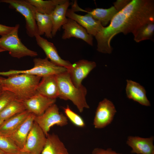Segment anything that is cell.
Segmentation results:
<instances>
[{
  "instance_id": "1",
  "label": "cell",
  "mask_w": 154,
  "mask_h": 154,
  "mask_svg": "<svg viewBox=\"0 0 154 154\" xmlns=\"http://www.w3.org/2000/svg\"><path fill=\"white\" fill-rule=\"evenodd\" d=\"M154 21V1L132 0L114 16L109 25L95 36L97 50L105 54L112 53L111 40L120 33H132L143 24Z\"/></svg>"
},
{
  "instance_id": "2",
  "label": "cell",
  "mask_w": 154,
  "mask_h": 154,
  "mask_svg": "<svg viewBox=\"0 0 154 154\" xmlns=\"http://www.w3.org/2000/svg\"><path fill=\"white\" fill-rule=\"evenodd\" d=\"M7 78L0 76V85L2 90L9 91L17 100L21 102L36 94V89L41 77L21 74L10 75Z\"/></svg>"
},
{
  "instance_id": "3",
  "label": "cell",
  "mask_w": 154,
  "mask_h": 154,
  "mask_svg": "<svg viewBox=\"0 0 154 154\" xmlns=\"http://www.w3.org/2000/svg\"><path fill=\"white\" fill-rule=\"evenodd\" d=\"M59 90L58 98L64 100H70L76 107L80 112L89 106L86 99L87 90L82 85L78 88L72 82L66 71L56 75Z\"/></svg>"
},
{
  "instance_id": "4",
  "label": "cell",
  "mask_w": 154,
  "mask_h": 154,
  "mask_svg": "<svg viewBox=\"0 0 154 154\" xmlns=\"http://www.w3.org/2000/svg\"><path fill=\"white\" fill-rule=\"evenodd\" d=\"M19 24H16L10 32L0 38V48L8 51L11 56L18 58L27 56H37V52L28 48L19 37Z\"/></svg>"
},
{
  "instance_id": "5",
  "label": "cell",
  "mask_w": 154,
  "mask_h": 154,
  "mask_svg": "<svg viewBox=\"0 0 154 154\" xmlns=\"http://www.w3.org/2000/svg\"><path fill=\"white\" fill-rule=\"evenodd\" d=\"M34 67L29 69L24 70H10L0 72V75L8 76L21 74H27L41 78L49 75H56L67 71L65 68L57 66L47 58H35L33 60Z\"/></svg>"
},
{
  "instance_id": "6",
  "label": "cell",
  "mask_w": 154,
  "mask_h": 154,
  "mask_svg": "<svg viewBox=\"0 0 154 154\" xmlns=\"http://www.w3.org/2000/svg\"><path fill=\"white\" fill-rule=\"evenodd\" d=\"M0 2L8 3L9 7L14 9L25 18L26 33L30 37L37 34V28L35 19L36 10L27 0H1Z\"/></svg>"
},
{
  "instance_id": "7",
  "label": "cell",
  "mask_w": 154,
  "mask_h": 154,
  "mask_svg": "<svg viewBox=\"0 0 154 154\" xmlns=\"http://www.w3.org/2000/svg\"><path fill=\"white\" fill-rule=\"evenodd\" d=\"M34 121L42 129L46 136L50 128L56 125L60 127L66 125L68 123V119L59 111L57 106L54 104L48 108L42 115L35 116Z\"/></svg>"
},
{
  "instance_id": "8",
  "label": "cell",
  "mask_w": 154,
  "mask_h": 154,
  "mask_svg": "<svg viewBox=\"0 0 154 154\" xmlns=\"http://www.w3.org/2000/svg\"><path fill=\"white\" fill-rule=\"evenodd\" d=\"M116 112L113 102L107 98L104 99L96 108L93 122L94 127L100 129L106 127L112 123Z\"/></svg>"
},
{
  "instance_id": "9",
  "label": "cell",
  "mask_w": 154,
  "mask_h": 154,
  "mask_svg": "<svg viewBox=\"0 0 154 154\" xmlns=\"http://www.w3.org/2000/svg\"><path fill=\"white\" fill-rule=\"evenodd\" d=\"M46 136L34 121L27 136L25 144L20 151L35 154H40L44 145Z\"/></svg>"
},
{
  "instance_id": "10",
  "label": "cell",
  "mask_w": 154,
  "mask_h": 154,
  "mask_svg": "<svg viewBox=\"0 0 154 154\" xmlns=\"http://www.w3.org/2000/svg\"><path fill=\"white\" fill-rule=\"evenodd\" d=\"M96 66L94 62L81 60L72 64L70 68L67 69V72L73 84L79 88L83 85V80Z\"/></svg>"
},
{
  "instance_id": "11",
  "label": "cell",
  "mask_w": 154,
  "mask_h": 154,
  "mask_svg": "<svg viewBox=\"0 0 154 154\" xmlns=\"http://www.w3.org/2000/svg\"><path fill=\"white\" fill-rule=\"evenodd\" d=\"M62 27L64 29L62 36V39L65 40L75 37L82 40L91 46L93 45V36L74 20L68 18Z\"/></svg>"
},
{
  "instance_id": "12",
  "label": "cell",
  "mask_w": 154,
  "mask_h": 154,
  "mask_svg": "<svg viewBox=\"0 0 154 154\" xmlns=\"http://www.w3.org/2000/svg\"><path fill=\"white\" fill-rule=\"evenodd\" d=\"M37 45L43 50L48 59L54 64L66 68H70L72 64L69 61L62 59L59 55L53 44L37 34L35 37Z\"/></svg>"
},
{
  "instance_id": "13",
  "label": "cell",
  "mask_w": 154,
  "mask_h": 154,
  "mask_svg": "<svg viewBox=\"0 0 154 154\" xmlns=\"http://www.w3.org/2000/svg\"><path fill=\"white\" fill-rule=\"evenodd\" d=\"M66 16L75 21L93 36L95 37L104 27L99 21L94 19L88 13L85 15H79L71 9H68Z\"/></svg>"
},
{
  "instance_id": "14",
  "label": "cell",
  "mask_w": 154,
  "mask_h": 154,
  "mask_svg": "<svg viewBox=\"0 0 154 154\" xmlns=\"http://www.w3.org/2000/svg\"><path fill=\"white\" fill-rule=\"evenodd\" d=\"M56 101V99H50L36 93L23 102L26 110L36 116H40L55 104Z\"/></svg>"
},
{
  "instance_id": "15",
  "label": "cell",
  "mask_w": 154,
  "mask_h": 154,
  "mask_svg": "<svg viewBox=\"0 0 154 154\" xmlns=\"http://www.w3.org/2000/svg\"><path fill=\"white\" fill-rule=\"evenodd\" d=\"M71 9L74 12L81 11L90 14L94 19L99 21L103 27L106 26L118 12L114 6L107 9L97 8L90 11H87L80 7L76 1H74Z\"/></svg>"
},
{
  "instance_id": "16",
  "label": "cell",
  "mask_w": 154,
  "mask_h": 154,
  "mask_svg": "<svg viewBox=\"0 0 154 154\" xmlns=\"http://www.w3.org/2000/svg\"><path fill=\"white\" fill-rule=\"evenodd\" d=\"M154 140L153 136L143 138L130 136L127 138L126 144L131 148V153L154 154Z\"/></svg>"
},
{
  "instance_id": "17",
  "label": "cell",
  "mask_w": 154,
  "mask_h": 154,
  "mask_svg": "<svg viewBox=\"0 0 154 154\" xmlns=\"http://www.w3.org/2000/svg\"><path fill=\"white\" fill-rule=\"evenodd\" d=\"M36 93L51 99L58 98V88L56 75L42 77L37 88Z\"/></svg>"
},
{
  "instance_id": "18",
  "label": "cell",
  "mask_w": 154,
  "mask_h": 154,
  "mask_svg": "<svg viewBox=\"0 0 154 154\" xmlns=\"http://www.w3.org/2000/svg\"><path fill=\"white\" fill-rule=\"evenodd\" d=\"M36 116L30 113L16 131L9 136L20 149L24 147L26 141L34 122Z\"/></svg>"
},
{
  "instance_id": "19",
  "label": "cell",
  "mask_w": 154,
  "mask_h": 154,
  "mask_svg": "<svg viewBox=\"0 0 154 154\" xmlns=\"http://www.w3.org/2000/svg\"><path fill=\"white\" fill-rule=\"evenodd\" d=\"M126 92L127 97L141 105L148 106L151 105L147 99L144 88L139 84L131 80H127Z\"/></svg>"
},
{
  "instance_id": "20",
  "label": "cell",
  "mask_w": 154,
  "mask_h": 154,
  "mask_svg": "<svg viewBox=\"0 0 154 154\" xmlns=\"http://www.w3.org/2000/svg\"><path fill=\"white\" fill-rule=\"evenodd\" d=\"M30 113L26 110L3 121L0 124V135L8 137L11 135Z\"/></svg>"
},
{
  "instance_id": "21",
  "label": "cell",
  "mask_w": 154,
  "mask_h": 154,
  "mask_svg": "<svg viewBox=\"0 0 154 154\" xmlns=\"http://www.w3.org/2000/svg\"><path fill=\"white\" fill-rule=\"evenodd\" d=\"M70 4L69 1L66 0L64 3L57 5L50 15L52 23L53 37L55 36L57 31L67 21L66 14Z\"/></svg>"
},
{
  "instance_id": "22",
  "label": "cell",
  "mask_w": 154,
  "mask_h": 154,
  "mask_svg": "<svg viewBox=\"0 0 154 154\" xmlns=\"http://www.w3.org/2000/svg\"><path fill=\"white\" fill-rule=\"evenodd\" d=\"M40 154H69L58 136L53 133L46 136V142Z\"/></svg>"
},
{
  "instance_id": "23",
  "label": "cell",
  "mask_w": 154,
  "mask_h": 154,
  "mask_svg": "<svg viewBox=\"0 0 154 154\" xmlns=\"http://www.w3.org/2000/svg\"><path fill=\"white\" fill-rule=\"evenodd\" d=\"M35 19L37 28V34H45L48 38H51L52 23L50 15L42 14L36 11Z\"/></svg>"
},
{
  "instance_id": "24",
  "label": "cell",
  "mask_w": 154,
  "mask_h": 154,
  "mask_svg": "<svg viewBox=\"0 0 154 154\" xmlns=\"http://www.w3.org/2000/svg\"><path fill=\"white\" fill-rule=\"evenodd\" d=\"M66 0H27L35 8L37 12L50 15L56 6L64 2Z\"/></svg>"
},
{
  "instance_id": "25",
  "label": "cell",
  "mask_w": 154,
  "mask_h": 154,
  "mask_svg": "<svg viewBox=\"0 0 154 154\" xmlns=\"http://www.w3.org/2000/svg\"><path fill=\"white\" fill-rule=\"evenodd\" d=\"M26 110L23 102L14 100L0 111V119L3 121Z\"/></svg>"
},
{
  "instance_id": "26",
  "label": "cell",
  "mask_w": 154,
  "mask_h": 154,
  "mask_svg": "<svg viewBox=\"0 0 154 154\" xmlns=\"http://www.w3.org/2000/svg\"><path fill=\"white\" fill-rule=\"evenodd\" d=\"M154 32V21L146 23L137 28L133 33L134 40L137 42L151 39Z\"/></svg>"
},
{
  "instance_id": "27",
  "label": "cell",
  "mask_w": 154,
  "mask_h": 154,
  "mask_svg": "<svg viewBox=\"0 0 154 154\" xmlns=\"http://www.w3.org/2000/svg\"><path fill=\"white\" fill-rule=\"evenodd\" d=\"M0 149L9 154H17L20 151L9 137L0 135Z\"/></svg>"
},
{
  "instance_id": "28",
  "label": "cell",
  "mask_w": 154,
  "mask_h": 154,
  "mask_svg": "<svg viewBox=\"0 0 154 154\" xmlns=\"http://www.w3.org/2000/svg\"><path fill=\"white\" fill-rule=\"evenodd\" d=\"M64 110L67 119L75 125L79 127L85 126V122L82 117L72 110L68 105L64 108Z\"/></svg>"
},
{
  "instance_id": "29",
  "label": "cell",
  "mask_w": 154,
  "mask_h": 154,
  "mask_svg": "<svg viewBox=\"0 0 154 154\" xmlns=\"http://www.w3.org/2000/svg\"><path fill=\"white\" fill-rule=\"evenodd\" d=\"M15 100L16 99L13 94L9 91L2 90L0 92V111Z\"/></svg>"
},
{
  "instance_id": "30",
  "label": "cell",
  "mask_w": 154,
  "mask_h": 154,
  "mask_svg": "<svg viewBox=\"0 0 154 154\" xmlns=\"http://www.w3.org/2000/svg\"><path fill=\"white\" fill-rule=\"evenodd\" d=\"M91 154H122L117 153L111 148L104 149L101 148H96L92 151Z\"/></svg>"
},
{
  "instance_id": "31",
  "label": "cell",
  "mask_w": 154,
  "mask_h": 154,
  "mask_svg": "<svg viewBox=\"0 0 154 154\" xmlns=\"http://www.w3.org/2000/svg\"><path fill=\"white\" fill-rule=\"evenodd\" d=\"M131 0H117L113 4L118 12L124 8L131 1Z\"/></svg>"
},
{
  "instance_id": "32",
  "label": "cell",
  "mask_w": 154,
  "mask_h": 154,
  "mask_svg": "<svg viewBox=\"0 0 154 154\" xmlns=\"http://www.w3.org/2000/svg\"><path fill=\"white\" fill-rule=\"evenodd\" d=\"M14 27L8 26L0 24V35L3 36L8 34Z\"/></svg>"
},
{
  "instance_id": "33",
  "label": "cell",
  "mask_w": 154,
  "mask_h": 154,
  "mask_svg": "<svg viewBox=\"0 0 154 154\" xmlns=\"http://www.w3.org/2000/svg\"><path fill=\"white\" fill-rule=\"evenodd\" d=\"M17 154H35L20 151Z\"/></svg>"
},
{
  "instance_id": "34",
  "label": "cell",
  "mask_w": 154,
  "mask_h": 154,
  "mask_svg": "<svg viewBox=\"0 0 154 154\" xmlns=\"http://www.w3.org/2000/svg\"><path fill=\"white\" fill-rule=\"evenodd\" d=\"M6 153L4 152L0 149V154H5Z\"/></svg>"
},
{
  "instance_id": "35",
  "label": "cell",
  "mask_w": 154,
  "mask_h": 154,
  "mask_svg": "<svg viewBox=\"0 0 154 154\" xmlns=\"http://www.w3.org/2000/svg\"><path fill=\"white\" fill-rule=\"evenodd\" d=\"M6 51L1 48H0V52H3L5 51Z\"/></svg>"
},
{
  "instance_id": "36",
  "label": "cell",
  "mask_w": 154,
  "mask_h": 154,
  "mask_svg": "<svg viewBox=\"0 0 154 154\" xmlns=\"http://www.w3.org/2000/svg\"><path fill=\"white\" fill-rule=\"evenodd\" d=\"M2 88L0 85V92L2 91Z\"/></svg>"
},
{
  "instance_id": "37",
  "label": "cell",
  "mask_w": 154,
  "mask_h": 154,
  "mask_svg": "<svg viewBox=\"0 0 154 154\" xmlns=\"http://www.w3.org/2000/svg\"><path fill=\"white\" fill-rule=\"evenodd\" d=\"M3 121L0 119V124H1Z\"/></svg>"
},
{
  "instance_id": "38",
  "label": "cell",
  "mask_w": 154,
  "mask_h": 154,
  "mask_svg": "<svg viewBox=\"0 0 154 154\" xmlns=\"http://www.w3.org/2000/svg\"><path fill=\"white\" fill-rule=\"evenodd\" d=\"M5 154H9L5 153Z\"/></svg>"
}]
</instances>
